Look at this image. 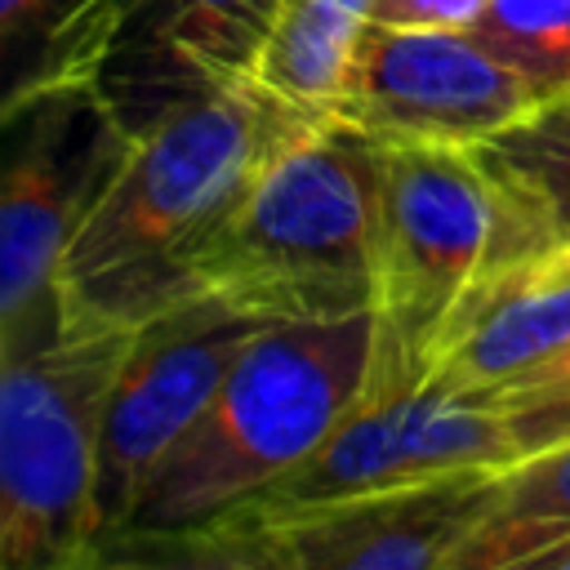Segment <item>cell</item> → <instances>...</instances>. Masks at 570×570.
I'll list each match as a JSON object with an SVG mask.
<instances>
[{"label": "cell", "mask_w": 570, "mask_h": 570, "mask_svg": "<svg viewBox=\"0 0 570 570\" xmlns=\"http://www.w3.org/2000/svg\"><path fill=\"white\" fill-rule=\"evenodd\" d=\"M543 98L472 27L370 22L330 120L379 142H485Z\"/></svg>", "instance_id": "cell-9"}, {"label": "cell", "mask_w": 570, "mask_h": 570, "mask_svg": "<svg viewBox=\"0 0 570 570\" xmlns=\"http://www.w3.org/2000/svg\"><path fill=\"white\" fill-rule=\"evenodd\" d=\"M561 396H570V343L557 347L552 356H543L534 370H525L521 379H512L503 392H494L485 401L508 410V405H534V401H561Z\"/></svg>", "instance_id": "cell-18"}, {"label": "cell", "mask_w": 570, "mask_h": 570, "mask_svg": "<svg viewBox=\"0 0 570 570\" xmlns=\"http://www.w3.org/2000/svg\"><path fill=\"white\" fill-rule=\"evenodd\" d=\"M485 0H379L374 22H405V27H472Z\"/></svg>", "instance_id": "cell-19"}, {"label": "cell", "mask_w": 570, "mask_h": 570, "mask_svg": "<svg viewBox=\"0 0 570 570\" xmlns=\"http://www.w3.org/2000/svg\"><path fill=\"white\" fill-rule=\"evenodd\" d=\"M258 330L263 321L236 312L209 289H191L178 303L147 316L142 325H134V338L125 347V361L107 396L102 441H98V481H94L98 552L120 534L160 459L200 419L223 374Z\"/></svg>", "instance_id": "cell-8"}, {"label": "cell", "mask_w": 570, "mask_h": 570, "mask_svg": "<svg viewBox=\"0 0 570 570\" xmlns=\"http://www.w3.org/2000/svg\"><path fill=\"white\" fill-rule=\"evenodd\" d=\"M503 423H508V441H512V463L530 459V454H543V450L570 441V396L534 401V405H508Z\"/></svg>", "instance_id": "cell-17"}, {"label": "cell", "mask_w": 570, "mask_h": 570, "mask_svg": "<svg viewBox=\"0 0 570 570\" xmlns=\"http://www.w3.org/2000/svg\"><path fill=\"white\" fill-rule=\"evenodd\" d=\"M468 468H512L503 410L485 396L423 383L401 396H361L303 463L236 508L285 512L365 490L419 485Z\"/></svg>", "instance_id": "cell-10"}, {"label": "cell", "mask_w": 570, "mask_h": 570, "mask_svg": "<svg viewBox=\"0 0 570 570\" xmlns=\"http://www.w3.org/2000/svg\"><path fill=\"white\" fill-rule=\"evenodd\" d=\"M0 356L58 334V267L116 174L134 129L94 80L49 85L4 107Z\"/></svg>", "instance_id": "cell-7"}, {"label": "cell", "mask_w": 570, "mask_h": 570, "mask_svg": "<svg viewBox=\"0 0 570 570\" xmlns=\"http://www.w3.org/2000/svg\"><path fill=\"white\" fill-rule=\"evenodd\" d=\"M281 0H134L98 89L129 129H142L183 98L240 80Z\"/></svg>", "instance_id": "cell-11"}, {"label": "cell", "mask_w": 570, "mask_h": 570, "mask_svg": "<svg viewBox=\"0 0 570 570\" xmlns=\"http://www.w3.org/2000/svg\"><path fill=\"white\" fill-rule=\"evenodd\" d=\"M312 116L249 76L183 98L134 129L58 267V330H134L191 294V258L218 214Z\"/></svg>", "instance_id": "cell-1"}, {"label": "cell", "mask_w": 570, "mask_h": 570, "mask_svg": "<svg viewBox=\"0 0 570 570\" xmlns=\"http://www.w3.org/2000/svg\"><path fill=\"white\" fill-rule=\"evenodd\" d=\"M134 330H58L4 352L0 374V561L4 570L94 566L102 414Z\"/></svg>", "instance_id": "cell-5"}, {"label": "cell", "mask_w": 570, "mask_h": 570, "mask_svg": "<svg viewBox=\"0 0 570 570\" xmlns=\"http://www.w3.org/2000/svg\"><path fill=\"white\" fill-rule=\"evenodd\" d=\"M379 178L383 249L361 396H401L432 379L463 307L552 240L476 142H379Z\"/></svg>", "instance_id": "cell-4"}, {"label": "cell", "mask_w": 570, "mask_h": 570, "mask_svg": "<svg viewBox=\"0 0 570 570\" xmlns=\"http://www.w3.org/2000/svg\"><path fill=\"white\" fill-rule=\"evenodd\" d=\"M472 31L548 98L570 89V0H485Z\"/></svg>", "instance_id": "cell-16"}, {"label": "cell", "mask_w": 570, "mask_h": 570, "mask_svg": "<svg viewBox=\"0 0 570 570\" xmlns=\"http://www.w3.org/2000/svg\"><path fill=\"white\" fill-rule=\"evenodd\" d=\"M379 0H281L249 80L298 116L330 120Z\"/></svg>", "instance_id": "cell-13"}, {"label": "cell", "mask_w": 570, "mask_h": 570, "mask_svg": "<svg viewBox=\"0 0 570 570\" xmlns=\"http://www.w3.org/2000/svg\"><path fill=\"white\" fill-rule=\"evenodd\" d=\"M374 356V312L263 325L223 374L200 419L142 485L120 543L183 534L254 499L303 463L361 401Z\"/></svg>", "instance_id": "cell-3"}, {"label": "cell", "mask_w": 570, "mask_h": 570, "mask_svg": "<svg viewBox=\"0 0 570 570\" xmlns=\"http://www.w3.org/2000/svg\"><path fill=\"white\" fill-rule=\"evenodd\" d=\"M476 147L539 223V232L552 245L570 240V89L543 98Z\"/></svg>", "instance_id": "cell-15"}, {"label": "cell", "mask_w": 570, "mask_h": 570, "mask_svg": "<svg viewBox=\"0 0 570 570\" xmlns=\"http://www.w3.org/2000/svg\"><path fill=\"white\" fill-rule=\"evenodd\" d=\"M379 249V142L343 120H312L218 214L191 285L263 325L343 321L374 312Z\"/></svg>", "instance_id": "cell-2"}, {"label": "cell", "mask_w": 570, "mask_h": 570, "mask_svg": "<svg viewBox=\"0 0 570 570\" xmlns=\"http://www.w3.org/2000/svg\"><path fill=\"white\" fill-rule=\"evenodd\" d=\"M570 343V240L543 245L499 272L454 321L432 387L494 396Z\"/></svg>", "instance_id": "cell-12"}, {"label": "cell", "mask_w": 570, "mask_h": 570, "mask_svg": "<svg viewBox=\"0 0 570 570\" xmlns=\"http://www.w3.org/2000/svg\"><path fill=\"white\" fill-rule=\"evenodd\" d=\"M503 468L365 490L330 503L258 512L232 508L183 534L120 543L102 566H227V570H450L454 552L499 503Z\"/></svg>", "instance_id": "cell-6"}, {"label": "cell", "mask_w": 570, "mask_h": 570, "mask_svg": "<svg viewBox=\"0 0 570 570\" xmlns=\"http://www.w3.org/2000/svg\"><path fill=\"white\" fill-rule=\"evenodd\" d=\"M570 530V441L503 468L494 512L454 552L450 570H517Z\"/></svg>", "instance_id": "cell-14"}]
</instances>
